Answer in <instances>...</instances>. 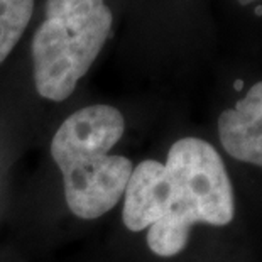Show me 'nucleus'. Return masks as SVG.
<instances>
[{"label":"nucleus","instance_id":"1a4fd4ad","mask_svg":"<svg viewBox=\"0 0 262 262\" xmlns=\"http://www.w3.org/2000/svg\"><path fill=\"white\" fill-rule=\"evenodd\" d=\"M235 88H237V90H241V88H242V81H241V80H238V81L235 83Z\"/></svg>","mask_w":262,"mask_h":262},{"label":"nucleus","instance_id":"423d86ee","mask_svg":"<svg viewBox=\"0 0 262 262\" xmlns=\"http://www.w3.org/2000/svg\"><path fill=\"white\" fill-rule=\"evenodd\" d=\"M168 181L164 164L147 159L132 169L124 193L122 220L130 232H142L166 213Z\"/></svg>","mask_w":262,"mask_h":262},{"label":"nucleus","instance_id":"7ed1b4c3","mask_svg":"<svg viewBox=\"0 0 262 262\" xmlns=\"http://www.w3.org/2000/svg\"><path fill=\"white\" fill-rule=\"evenodd\" d=\"M64 198L71 213L81 220L105 215L124 196L132 174L130 159L115 154H83L61 161Z\"/></svg>","mask_w":262,"mask_h":262},{"label":"nucleus","instance_id":"f257e3e1","mask_svg":"<svg viewBox=\"0 0 262 262\" xmlns=\"http://www.w3.org/2000/svg\"><path fill=\"white\" fill-rule=\"evenodd\" d=\"M168 205L161 220L147 230V245L156 255L183 252L191 227L228 225L235 215L233 189L216 149L203 139L176 141L164 163Z\"/></svg>","mask_w":262,"mask_h":262},{"label":"nucleus","instance_id":"0eeeda50","mask_svg":"<svg viewBox=\"0 0 262 262\" xmlns=\"http://www.w3.org/2000/svg\"><path fill=\"white\" fill-rule=\"evenodd\" d=\"M34 0H0V63L12 53L32 17Z\"/></svg>","mask_w":262,"mask_h":262},{"label":"nucleus","instance_id":"f03ea898","mask_svg":"<svg viewBox=\"0 0 262 262\" xmlns=\"http://www.w3.org/2000/svg\"><path fill=\"white\" fill-rule=\"evenodd\" d=\"M112 20L105 0H48L32 37L34 85L42 98L63 102L75 92L107 42Z\"/></svg>","mask_w":262,"mask_h":262},{"label":"nucleus","instance_id":"20e7f679","mask_svg":"<svg viewBox=\"0 0 262 262\" xmlns=\"http://www.w3.org/2000/svg\"><path fill=\"white\" fill-rule=\"evenodd\" d=\"M124 115L110 105H90L78 110L53 136V161L59 164L83 154H108L124 136Z\"/></svg>","mask_w":262,"mask_h":262},{"label":"nucleus","instance_id":"39448f33","mask_svg":"<svg viewBox=\"0 0 262 262\" xmlns=\"http://www.w3.org/2000/svg\"><path fill=\"white\" fill-rule=\"evenodd\" d=\"M219 136L233 159L262 168V81L220 115Z\"/></svg>","mask_w":262,"mask_h":262},{"label":"nucleus","instance_id":"6e6552de","mask_svg":"<svg viewBox=\"0 0 262 262\" xmlns=\"http://www.w3.org/2000/svg\"><path fill=\"white\" fill-rule=\"evenodd\" d=\"M238 2H241V4H252V2H255V0H238Z\"/></svg>","mask_w":262,"mask_h":262},{"label":"nucleus","instance_id":"9d476101","mask_svg":"<svg viewBox=\"0 0 262 262\" xmlns=\"http://www.w3.org/2000/svg\"><path fill=\"white\" fill-rule=\"evenodd\" d=\"M255 14H262V7H257V9H255Z\"/></svg>","mask_w":262,"mask_h":262}]
</instances>
